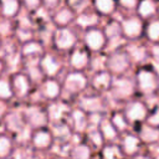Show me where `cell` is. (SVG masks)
<instances>
[{
	"label": "cell",
	"mask_w": 159,
	"mask_h": 159,
	"mask_svg": "<svg viewBox=\"0 0 159 159\" xmlns=\"http://www.w3.org/2000/svg\"><path fill=\"white\" fill-rule=\"evenodd\" d=\"M158 87V77L152 70L144 68L138 72V88L143 93H152Z\"/></svg>",
	"instance_id": "cell-1"
},
{
	"label": "cell",
	"mask_w": 159,
	"mask_h": 159,
	"mask_svg": "<svg viewBox=\"0 0 159 159\" xmlns=\"http://www.w3.org/2000/svg\"><path fill=\"white\" fill-rule=\"evenodd\" d=\"M107 66L113 73H122L129 66V57L125 53H114L108 58Z\"/></svg>",
	"instance_id": "cell-2"
},
{
	"label": "cell",
	"mask_w": 159,
	"mask_h": 159,
	"mask_svg": "<svg viewBox=\"0 0 159 159\" xmlns=\"http://www.w3.org/2000/svg\"><path fill=\"white\" fill-rule=\"evenodd\" d=\"M86 43L91 50L98 51L99 48L104 46L106 36L99 30H91L86 34Z\"/></svg>",
	"instance_id": "cell-3"
},
{
	"label": "cell",
	"mask_w": 159,
	"mask_h": 159,
	"mask_svg": "<svg viewBox=\"0 0 159 159\" xmlns=\"http://www.w3.org/2000/svg\"><path fill=\"white\" fill-rule=\"evenodd\" d=\"M142 22L140 20H138L137 17H130V19H127L123 24H122V30H123V34L125 36H129V37H137L140 35L142 32Z\"/></svg>",
	"instance_id": "cell-4"
},
{
	"label": "cell",
	"mask_w": 159,
	"mask_h": 159,
	"mask_svg": "<svg viewBox=\"0 0 159 159\" xmlns=\"http://www.w3.org/2000/svg\"><path fill=\"white\" fill-rule=\"evenodd\" d=\"M147 116V107L140 102H134L127 108V118L133 122L142 120Z\"/></svg>",
	"instance_id": "cell-5"
},
{
	"label": "cell",
	"mask_w": 159,
	"mask_h": 159,
	"mask_svg": "<svg viewBox=\"0 0 159 159\" xmlns=\"http://www.w3.org/2000/svg\"><path fill=\"white\" fill-rule=\"evenodd\" d=\"M87 83V80L84 76H82L81 73H72L67 77L66 80V87L73 92H78L81 91Z\"/></svg>",
	"instance_id": "cell-6"
},
{
	"label": "cell",
	"mask_w": 159,
	"mask_h": 159,
	"mask_svg": "<svg viewBox=\"0 0 159 159\" xmlns=\"http://www.w3.org/2000/svg\"><path fill=\"white\" fill-rule=\"evenodd\" d=\"M56 40H57V45L61 48H68L70 46H72L75 43L76 37L68 30H61V31H58Z\"/></svg>",
	"instance_id": "cell-7"
},
{
	"label": "cell",
	"mask_w": 159,
	"mask_h": 159,
	"mask_svg": "<svg viewBox=\"0 0 159 159\" xmlns=\"http://www.w3.org/2000/svg\"><path fill=\"white\" fill-rule=\"evenodd\" d=\"M132 89H133V86H132L130 81H128V80L120 78L118 82L114 83V92H116L117 96H119L120 98L129 96L130 92H132Z\"/></svg>",
	"instance_id": "cell-8"
},
{
	"label": "cell",
	"mask_w": 159,
	"mask_h": 159,
	"mask_svg": "<svg viewBox=\"0 0 159 159\" xmlns=\"http://www.w3.org/2000/svg\"><path fill=\"white\" fill-rule=\"evenodd\" d=\"M157 11L155 2L153 0H140L138 4V12L143 17H148Z\"/></svg>",
	"instance_id": "cell-9"
},
{
	"label": "cell",
	"mask_w": 159,
	"mask_h": 159,
	"mask_svg": "<svg viewBox=\"0 0 159 159\" xmlns=\"http://www.w3.org/2000/svg\"><path fill=\"white\" fill-rule=\"evenodd\" d=\"M92 83L97 89H107L111 86V76L107 72H99L94 76Z\"/></svg>",
	"instance_id": "cell-10"
},
{
	"label": "cell",
	"mask_w": 159,
	"mask_h": 159,
	"mask_svg": "<svg viewBox=\"0 0 159 159\" xmlns=\"http://www.w3.org/2000/svg\"><path fill=\"white\" fill-rule=\"evenodd\" d=\"M123 148L127 154H134L137 153L139 148V139L134 135H127L123 139Z\"/></svg>",
	"instance_id": "cell-11"
},
{
	"label": "cell",
	"mask_w": 159,
	"mask_h": 159,
	"mask_svg": "<svg viewBox=\"0 0 159 159\" xmlns=\"http://www.w3.org/2000/svg\"><path fill=\"white\" fill-rule=\"evenodd\" d=\"M139 134H140V138L148 143H155L159 139V132L152 127H143Z\"/></svg>",
	"instance_id": "cell-12"
},
{
	"label": "cell",
	"mask_w": 159,
	"mask_h": 159,
	"mask_svg": "<svg viewBox=\"0 0 159 159\" xmlns=\"http://www.w3.org/2000/svg\"><path fill=\"white\" fill-rule=\"evenodd\" d=\"M71 62H72V65L75 66V67H84L88 62H89V57H88V55H87V52H84V51H80V50H77L73 55H72V58H71Z\"/></svg>",
	"instance_id": "cell-13"
},
{
	"label": "cell",
	"mask_w": 159,
	"mask_h": 159,
	"mask_svg": "<svg viewBox=\"0 0 159 159\" xmlns=\"http://www.w3.org/2000/svg\"><path fill=\"white\" fill-rule=\"evenodd\" d=\"M96 7L102 14H111L114 9V0H94Z\"/></svg>",
	"instance_id": "cell-14"
},
{
	"label": "cell",
	"mask_w": 159,
	"mask_h": 159,
	"mask_svg": "<svg viewBox=\"0 0 159 159\" xmlns=\"http://www.w3.org/2000/svg\"><path fill=\"white\" fill-rule=\"evenodd\" d=\"M103 158L104 159H122L120 149L116 145H109L103 149Z\"/></svg>",
	"instance_id": "cell-15"
},
{
	"label": "cell",
	"mask_w": 159,
	"mask_h": 159,
	"mask_svg": "<svg viewBox=\"0 0 159 159\" xmlns=\"http://www.w3.org/2000/svg\"><path fill=\"white\" fill-rule=\"evenodd\" d=\"M99 127H101L99 133L103 134L106 138H108V139H114L116 138V129H114V127H113L112 123L103 122V123L99 124Z\"/></svg>",
	"instance_id": "cell-16"
},
{
	"label": "cell",
	"mask_w": 159,
	"mask_h": 159,
	"mask_svg": "<svg viewBox=\"0 0 159 159\" xmlns=\"http://www.w3.org/2000/svg\"><path fill=\"white\" fill-rule=\"evenodd\" d=\"M98 22V16L94 14H83L78 17V24L82 26H93Z\"/></svg>",
	"instance_id": "cell-17"
},
{
	"label": "cell",
	"mask_w": 159,
	"mask_h": 159,
	"mask_svg": "<svg viewBox=\"0 0 159 159\" xmlns=\"http://www.w3.org/2000/svg\"><path fill=\"white\" fill-rule=\"evenodd\" d=\"M147 35L150 40L153 41H159V21H153L148 29H147Z\"/></svg>",
	"instance_id": "cell-18"
},
{
	"label": "cell",
	"mask_w": 159,
	"mask_h": 159,
	"mask_svg": "<svg viewBox=\"0 0 159 159\" xmlns=\"http://www.w3.org/2000/svg\"><path fill=\"white\" fill-rule=\"evenodd\" d=\"M75 159H88L89 158V148L87 145H80L73 152Z\"/></svg>",
	"instance_id": "cell-19"
},
{
	"label": "cell",
	"mask_w": 159,
	"mask_h": 159,
	"mask_svg": "<svg viewBox=\"0 0 159 159\" xmlns=\"http://www.w3.org/2000/svg\"><path fill=\"white\" fill-rule=\"evenodd\" d=\"M73 119L76 123V128L77 129H83L86 128V117L82 112H76L73 114Z\"/></svg>",
	"instance_id": "cell-20"
},
{
	"label": "cell",
	"mask_w": 159,
	"mask_h": 159,
	"mask_svg": "<svg viewBox=\"0 0 159 159\" xmlns=\"http://www.w3.org/2000/svg\"><path fill=\"white\" fill-rule=\"evenodd\" d=\"M112 124H113V127H117V128L120 129V130H123V129L127 127L125 120H124V117H123L120 113H117V114L112 118Z\"/></svg>",
	"instance_id": "cell-21"
},
{
	"label": "cell",
	"mask_w": 159,
	"mask_h": 159,
	"mask_svg": "<svg viewBox=\"0 0 159 159\" xmlns=\"http://www.w3.org/2000/svg\"><path fill=\"white\" fill-rule=\"evenodd\" d=\"M43 67H45V70H46L48 73H55V72L57 71V68H58V65L55 63L51 57H47V58L43 61Z\"/></svg>",
	"instance_id": "cell-22"
},
{
	"label": "cell",
	"mask_w": 159,
	"mask_h": 159,
	"mask_svg": "<svg viewBox=\"0 0 159 159\" xmlns=\"http://www.w3.org/2000/svg\"><path fill=\"white\" fill-rule=\"evenodd\" d=\"M45 91H46V94L47 96L55 97L58 93V86H57L56 82H47L46 83V87H45Z\"/></svg>",
	"instance_id": "cell-23"
},
{
	"label": "cell",
	"mask_w": 159,
	"mask_h": 159,
	"mask_svg": "<svg viewBox=\"0 0 159 159\" xmlns=\"http://www.w3.org/2000/svg\"><path fill=\"white\" fill-rule=\"evenodd\" d=\"M71 19H72V12L68 11V10L61 11V14H58V16H57V21H58L60 24H62V25L67 24Z\"/></svg>",
	"instance_id": "cell-24"
},
{
	"label": "cell",
	"mask_w": 159,
	"mask_h": 159,
	"mask_svg": "<svg viewBox=\"0 0 159 159\" xmlns=\"http://www.w3.org/2000/svg\"><path fill=\"white\" fill-rule=\"evenodd\" d=\"M35 142L37 143V145H47L50 143V137L47 133H39V135L36 137Z\"/></svg>",
	"instance_id": "cell-25"
},
{
	"label": "cell",
	"mask_w": 159,
	"mask_h": 159,
	"mask_svg": "<svg viewBox=\"0 0 159 159\" xmlns=\"http://www.w3.org/2000/svg\"><path fill=\"white\" fill-rule=\"evenodd\" d=\"M148 122L152 125H159V109H157L153 114H149Z\"/></svg>",
	"instance_id": "cell-26"
},
{
	"label": "cell",
	"mask_w": 159,
	"mask_h": 159,
	"mask_svg": "<svg viewBox=\"0 0 159 159\" xmlns=\"http://www.w3.org/2000/svg\"><path fill=\"white\" fill-rule=\"evenodd\" d=\"M68 1H70V5L75 9H82L88 2V0H68Z\"/></svg>",
	"instance_id": "cell-27"
},
{
	"label": "cell",
	"mask_w": 159,
	"mask_h": 159,
	"mask_svg": "<svg viewBox=\"0 0 159 159\" xmlns=\"http://www.w3.org/2000/svg\"><path fill=\"white\" fill-rule=\"evenodd\" d=\"M89 139L94 143V145H101L102 143V139H101V133L99 132H96V133H91L89 134Z\"/></svg>",
	"instance_id": "cell-28"
},
{
	"label": "cell",
	"mask_w": 159,
	"mask_h": 159,
	"mask_svg": "<svg viewBox=\"0 0 159 159\" xmlns=\"http://www.w3.org/2000/svg\"><path fill=\"white\" fill-rule=\"evenodd\" d=\"M120 5L122 6H125V7H133L138 4V0H119Z\"/></svg>",
	"instance_id": "cell-29"
},
{
	"label": "cell",
	"mask_w": 159,
	"mask_h": 159,
	"mask_svg": "<svg viewBox=\"0 0 159 159\" xmlns=\"http://www.w3.org/2000/svg\"><path fill=\"white\" fill-rule=\"evenodd\" d=\"M137 159H149V158H147V157H138Z\"/></svg>",
	"instance_id": "cell-30"
},
{
	"label": "cell",
	"mask_w": 159,
	"mask_h": 159,
	"mask_svg": "<svg viewBox=\"0 0 159 159\" xmlns=\"http://www.w3.org/2000/svg\"><path fill=\"white\" fill-rule=\"evenodd\" d=\"M56 2H57V0H51V4H52V5L56 4Z\"/></svg>",
	"instance_id": "cell-31"
}]
</instances>
